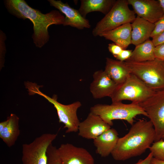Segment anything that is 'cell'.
I'll list each match as a JSON object with an SVG mask.
<instances>
[{
    "instance_id": "obj_1",
    "label": "cell",
    "mask_w": 164,
    "mask_h": 164,
    "mask_svg": "<svg viewBox=\"0 0 164 164\" xmlns=\"http://www.w3.org/2000/svg\"><path fill=\"white\" fill-rule=\"evenodd\" d=\"M5 6L8 11L17 18L29 19L33 25L32 36L36 46L41 48L49 41L48 27L53 24L63 25L65 16L54 10L46 14L32 8L24 0H6Z\"/></svg>"
},
{
    "instance_id": "obj_2",
    "label": "cell",
    "mask_w": 164,
    "mask_h": 164,
    "mask_svg": "<svg viewBox=\"0 0 164 164\" xmlns=\"http://www.w3.org/2000/svg\"><path fill=\"white\" fill-rule=\"evenodd\" d=\"M155 138L151 121L140 119L132 125L126 135L119 138L111 154L117 161H125L140 155L149 149Z\"/></svg>"
},
{
    "instance_id": "obj_3",
    "label": "cell",
    "mask_w": 164,
    "mask_h": 164,
    "mask_svg": "<svg viewBox=\"0 0 164 164\" xmlns=\"http://www.w3.org/2000/svg\"><path fill=\"white\" fill-rule=\"evenodd\" d=\"M90 111L110 126L113 125V121L114 120H124L132 125L137 115H142L148 117L146 112L138 104L132 102L124 104L119 102L111 105L97 104L92 107Z\"/></svg>"
},
{
    "instance_id": "obj_4",
    "label": "cell",
    "mask_w": 164,
    "mask_h": 164,
    "mask_svg": "<svg viewBox=\"0 0 164 164\" xmlns=\"http://www.w3.org/2000/svg\"><path fill=\"white\" fill-rule=\"evenodd\" d=\"M131 73L154 91L164 90V61L156 58L143 62L125 61Z\"/></svg>"
},
{
    "instance_id": "obj_5",
    "label": "cell",
    "mask_w": 164,
    "mask_h": 164,
    "mask_svg": "<svg viewBox=\"0 0 164 164\" xmlns=\"http://www.w3.org/2000/svg\"><path fill=\"white\" fill-rule=\"evenodd\" d=\"M25 85L29 94H37L40 95L53 105L56 110L59 122L63 124L64 128H66V133L78 131L80 122L77 116V111L82 105L80 101H76L68 105L62 104L57 101V97L56 95L51 98L41 92L39 89L40 86L36 84L27 82Z\"/></svg>"
},
{
    "instance_id": "obj_6",
    "label": "cell",
    "mask_w": 164,
    "mask_h": 164,
    "mask_svg": "<svg viewBox=\"0 0 164 164\" xmlns=\"http://www.w3.org/2000/svg\"><path fill=\"white\" fill-rule=\"evenodd\" d=\"M128 5L127 0H116L109 12L93 29V35L99 36L124 24L132 23L136 17L134 11L129 9Z\"/></svg>"
},
{
    "instance_id": "obj_7",
    "label": "cell",
    "mask_w": 164,
    "mask_h": 164,
    "mask_svg": "<svg viewBox=\"0 0 164 164\" xmlns=\"http://www.w3.org/2000/svg\"><path fill=\"white\" fill-rule=\"evenodd\" d=\"M155 91L131 73L123 83L118 85L110 97L112 103L128 100L138 104L149 98Z\"/></svg>"
},
{
    "instance_id": "obj_8",
    "label": "cell",
    "mask_w": 164,
    "mask_h": 164,
    "mask_svg": "<svg viewBox=\"0 0 164 164\" xmlns=\"http://www.w3.org/2000/svg\"><path fill=\"white\" fill-rule=\"evenodd\" d=\"M138 104L146 112L153 124L155 133V142L164 140V90L155 91Z\"/></svg>"
},
{
    "instance_id": "obj_9",
    "label": "cell",
    "mask_w": 164,
    "mask_h": 164,
    "mask_svg": "<svg viewBox=\"0 0 164 164\" xmlns=\"http://www.w3.org/2000/svg\"><path fill=\"white\" fill-rule=\"evenodd\" d=\"M57 134L44 133L22 147V164H47V151Z\"/></svg>"
},
{
    "instance_id": "obj_10",
    "label": "cell",
    "mask_w": 164,
    "mask_h": 164,
    "mask_svg": "<svg viewBox=\"0 0 164 164\" xmlns=\"http://www.w3.org/2000/svg\"><path fill=\"white\" fill-rule=\"evenodd\" d=\"M58 149L61 164H94L92 155L84 148L66 143Z\"/></svg>"
},
{
    "instance_id": "obj_11",
    "label": "cell",
    "mask_w": 164,
    "mask_h": 164,
    "mask_svg": "<svg viewBox=\"0 0 164 164\" xmlns=\"http://www.w3.org/2000/svg\"><path fill=\"white\" fill-rule=\"evenodd\" d=\"M127 0L137 16L151 23H155L164 14L158 0Z\"/></svg>"
},
{
    "instance_id": "obj_12",
    "label": "cell",
    "mask_w": 164,
    "mask_h": 164,
    "mask_svg": "<svg viewBox=\"0 0 164 164\" xmlns=\"http://www.w3.org/2000/svg\"><path fill=\"white\" fill-rule=\"evenodd\" d=\"M110 128L99 116L90 112L87 118L80 122L78 134L83 138L94 140Z\"/></svg>"
},
{
    "instance_id": "obj_13",
    "label": "cell",
    "mask_w": 164,
    "mask_h": 164,
    "mask_svg": "<svg viewBox=\"0 0 164 164\" xmlns=\"http://www.w3.org/2000/svg\"><path fill=\"white\" fill-rule=\"evenodd\" d=\"M93 80L90 86V91L93 97L100 99L110 97L117 85L104 70L96 71L93 75Z\"/></svg>"
},
{
    "instance_id": "obj_14",
    "label": "cell",
    "mask_w": 164,
    "mask_h": 164,
    "mask_svg": "<svg viewBox=\"0 0 164 164\" xmlns=\"http://www.w3.org/2000/svg\"><path fill=\"white\" fill-rule=\"evenodd\" d=\"M48 1L51 6L57 9L64 15V26H69L80 29L90 27L89 20L83 17L78 10L71 7L67 3H63L61 0Z\"/></svg>"
},
{
    "instance_id": "obj_15",
    "label": "cell",
    "mask_w": 164,
    "mask_h": 164,
    "mask_svg": "<svg viewBox=\"0 0 164 164\" xmlns=\"http://www.w3.org/2000/svg\"><path fill=\"white\" fill-rule=\"evenodd\" d=\"M118 135L115 129L111 128L94 139L96 152L102 157H106L111 154L119 138Z\"/></svg>"
},
{
    "instance_id": "obj_16",
    "label": "cell",
    "mask_w": 164,
    "mask_h": 164,
    "mask_svg": "<svg viewBox=\"0 0 164 164\" xmlns=\"http://www.w3.org/2000/svg\"><path fill=\"white\" fill-rule=\"evenodd\" d=\"M131 25V44L135 46L149 39L155 26L154 23L138 16Z\"/></svg>"
},
{
    "instance_id": "obj_17",
    "label": "cell",
    "mask_w": 164,
    "mask_h": 164,
    "mask_svg": "<svg viewBox=\"0 0 164 164\" xmlns=\"http://www.w3.org/2000/svg\"><path fill=\"white\" fill-rule=\"evenodd\" d=\"M131 23L124 24L112 30L103 33L99 36L113 42L123 49L131 44Z\"/></svg>"
},
{
    "instance_id": "obj_18",
    "label": "cell",
    "mask_w": 164,
    "mask_h": 164,
    "mask_svg": "<svg viewBox=\"0 0 164 164\" xmlns=\"http://www.w3.org/2000/svg\"><path fill=\"white\" fill-rule=\"evenodd\" d=\"M105 72L117 85L123 83L131 73L125 61L106 58Z\"/></svg>"
},
{
    "instance_id": "obj_19",
    "label": "cell",
    "mask_w": 164,
    "mask_h": 164,
    "mask_svg": "<svg viewBox=\"0 0 164 164\" xmlns=\"http://www.w3.org/2000/svg\"><path fill=\"white\" fill-rule=\"evenodd\" d=\"M115 0H82L78 10L81 15L85 18L89 13L99 12L107 14L114 6Z\"/></svg>"
},
{
    "instance_id": "obj_20",
    "label": "cell",
    "mask_w": 164,
    "mask_h": 164,
    "mask_svg": "<svg viewBox=\"0 0 164 164\" xmlns=\"http://www.w3.org/2000/svg\"><path fill=\"white\" fill-rule=\"evenodd\" d=\"M7 126L0 132V138L9 147L15 144L20 134L19 118L15 114H11L9 117Z\"/></svg>"
},
{
    "instance_id": "obj_21",
    "label": "cell",
    "mask_w": 164,
    "mask_h": 164,
    "mask_svg": "<svg viewBox=\"0 0 164 164\" xmlns=\"http://www.w3.org/2000/svg\"><path fill=\"white\" fill-rule=\"evenodd\" d=\"M155 47L152 40L149 39L135 46L129 60L137 62L153 60L155 59L154 53Z\"/></svg>"
},
{
    "instance_id": "obj_22",
    "label": "cell",
    "mask_w": 164,
    "mask_h": 164,
    "mask_svg": "<svg viewBox=\"0 0 164 164\" xmlns=\"http://www.w3.org/2000/svg\"><path fill=\"white\" fill-rule=\"evenodd\" d=\"M149 149L153 158L164 161V140L154 142Z\"/></svg>"
},
{
    "instance_id": "obj_23",
    "label": "cell",
    "mask_w": 164,
    "mask_h": 164,
    "mask_svg": "<svg viewBox=\"0 0 164 164\" xmlns=\"http://www.w3.org/2000/svg\"><path fill=\"white\" fill-rule=\"evenodd\" d=\"M47 164H61L58 149L51 144L47 151Z\"/></svg>"
},
{
    "instance_id": "obj_24",
    "label": "cell",
    "mask_w": 164,
    "mask_h": 164,
    "mask_svg": "<svg viewBox=\"0 0 164 164\" xmlns=\"http://www.w3.org/2000/svg\"><path fill=\"white\" fill-rule=\"evenodd\" d=\"M154 25L155 28L151 36L152 38L164 31V14L162 18L155 22Z\"/></svg>"
},
{
    "instance_id": "obj_25",
    "label": "cell",
    "mask_w": 164,
    "mask_h": 164,
    "mask_svg": "<svg viewBox=\"0 0 164 164\" xmlns=\"http://www.w3.org/2000/svg\"><path fill=\"white\" fill-rule=\"evenodd\" d=\"M132 51L131 50L123 49L120 53L116 56L115 58L118 60L125 61L129 60L131 57Z\"/></svg>"
},
{
    "instance_id": "obj_26",
    "label": "cell",
    "mask_w": 164,
    "mask_h": 164,
    "mask_svg": "<svg viewBox=\"0 0 164 164\" xmlns=\"http://www.w3.org/2000/svg\"><path fill=\"white\" fill-rule=\"evenodd\" d=\"M154 53L155 58L164 61V43L155 46Z\"/></svg>"
},
{
    "instance_id": "obj_27",
    "label": "cell",
    "mask_w": 164,
    "mask_h": 164,
    "mask_svg": "<svg viewBox=\"0 0 164 164\" xmlns=\"http://www.w3.org/2000/svg\"><path fill=\"white\" fill-rule=\"evenodd\" d=\"M108 48L109 51L114 57L119 55L123 50L121 47L114 43L109 44Z\"/></svg>"
},
{
    "instance_id": "obj_28",
    "label": "cell",
    "mask_w": 164,
    "mask_h": 164,
    "mask_svg": "<svg viewBox=\"0 0 164 164\" xmlns=\"http://www.w3.org/2000/svg\"><path fill=\"white\" fill-rule=\"evenodd\" d=\"M155 46H157L164 43V31L152 38Z\"/></svg>"
},
{
    "instance_id": "obj_29",
    "label": "cell",
    "mask_w": 164,
    "mask_h": 164,
    "mask_svg": "<svg viewBox=\"0 0 164 164\" xmlns=\"http://www.w3.org/2000/svg\"><path fill=\"white\" fill-rule=\"evenodd\" d=\"M153 156L150 152L147 156L144 159H140L134 164H150L151 161Z\"/></svg>"
},
{
    "instance_id": "obj_30",
    "label": "cell",
    "mask_w": 164,
    "mask_h": 164,
    "mask_svg": "<svg viewBox=\"0 0 164 164\" xmlns=\"http://www.w3.org/2000/svg\"><path fill=\"white\" fill-rule=\"evenodd\" d=\"M9 118L8 117L6 120L2 121L0 123V132L7 126L9 122Z\"/></svg>"
},
{
    "instance_id": "obj_31",
    "label": "cell",
    "mask_w": 164,
    "mask_h": 164,
    "mask_svg": "<svg viewBox=\"0 0 164 164\" xmlns=\"http://www.w3.org/2000/svg\"><path fill=\"white\" fill-rule=\"evenodd\" d=\"M150 164H164V161L156 159L153 157L151 159Z\"/></svg>"
},
{
    "instance_id": "obj_32",
    "label": "cell",
    "mask_w": 164,
    "mask_h": 164,
    "mask_svg": "<svg viewBox=\"0 0 164 164\" xmlns=\"http://www.w3.org/2000/svg\"><path fill=\"white\" fill-rule=\"evenodd\" d=\"M164 13V0H158Z\"/></svg>"
}]
</instances>
